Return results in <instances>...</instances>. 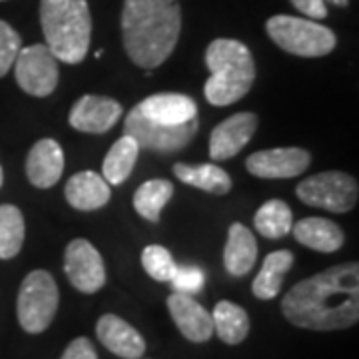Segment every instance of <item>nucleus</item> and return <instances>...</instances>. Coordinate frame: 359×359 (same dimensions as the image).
I'll return each instance as SVG.
<instances>
[{
	"label": "nucleus",
	"instance_id": "1",
	"mask_svg": "<svg viewBox=\"0 0 359 359\" xmlns=\"http://www.w3.org/2000/svg\"><path fill=\"white\" fill-rule=\"evenodd\" d=\"M285 320L304 330L335 332L359 320V266L339 264L320 271L283 295Z\"/></svg>",
	"mask_w": 359,
	"mask_h": 359
},
{
	"label": "nucleus",
	"instance_id": "2",
	"mask_svg": "<svg viewBox=\"0 0 359 359\" xmlns=\"http://www.w3.org/2000/svg\"><path fill=\"white\" fill-rule=\"evenodd\" d=\"M180 30L178 0H124V50L144 70H154L166 62L178 44Z\"/></svg>",
	"mask_w": 359,
	"mask_h": 359
},
{
	"label": "nucleus",
	"instance_id": "3",
	"mask_svg": "<svg viewBox=\"0 0 359 359\" xmlns=\"http://www.w3.org/2000/svg\"><path fill=\"white\" fill-rule=\"evenodd\" d=\"M205 66L212 74L205 80L204 94L205 100L212 106L236 104L254 86V56L240 40H214L205 48Z\"/></svg>",
	"mask_w": 359,
	"mask_h": 359
},
{
	"label": "nucleus",
	"instance_id": "4",
	"mask_svg": "<svg viewBox=\"0 0 359 359\" xmlns=\"http://www.w3.org/2000/svg\"><path fill=\"white\" fill-rule=\"evenodd\" d=\"M40 25L46 48L56 60L80 65L90 48L92 14L86 0H40Z\"/></svg>",
	"mask_w": 359,
	"mask_h": 359
},
{
	"label": "nucleus",
	"instance_id": "5",
	"mask_svg": "<svg viewBox=\"0 0 359 359\" xmlns=\"http://www.w3.org/2000/svg\"><path fill=\"white\" fill-rule=\"evenodd\" d=\"M268 36L282 50L304 58H320L334 50L337 39L327 26L309 18H297L287 14L271 16L266 22Z\"/></svg>",
	"mask_w": 359,
	"mask_h": 359
},
{
	"label": "nucleus",
	"instance_id": "6",
	"mask_svg": "<svg viewBox=\"0 0 359 359\" xmlns=\"http://www.w3.org/2000/svg\"><path fill=\"white\" fill-rule=\"evenodd\" d=\"M58 285L48 271L34 269L20 283L16 299L18 321L26 334H42L48 330L58 311Z\"/></svg>",
	"mask_w": 359,
	"mask_h": 359
},
{
	"label": "nucleus",
	"instance_id": "7",
	"mask_svg": "<svg viewBox=\"0 0 359 359\" xmlns=\"http://www.w3.org/2000/svg\"><path fill=\"white\" fill-rule=\"evenodd\" d=\"M295 194L306 205L346 214L358 204V180L346 172H320L297 184Z\"/></svg>",
	"mask_w": 359,
	"mask_h": 359
},
{
	"label": "nucleus",
	"instance_id": "8",
	"mask_svg": "<svg viewBox=\"0 0 359 359\" xmlns=\"http://www.w3.org/2000/svg\"><path fill=\"white\" fill-rule=\"evenodd\" d=\"M196 132H198L196 118L178 126H164L142 116L136 106L130 110L124 120V134L134 138L140 146V150L144 148L158 154H172V152L184 150L194 140Z\"/></svg>",
	"mask_w": 359,
	"mask_h": 359
},
{
	"label": "nucleus",
	"instance_id": "9",
	"mask_svg": "<svg viewBox=\"0 0 359 359\" xmlns=\"http://www.w3.org/2000/svg\"><path fill=\"white\" fill-rule=\"evenodd\" d=\"M14 76L26 94L46 98L58 86V60L46 44H32L20 48L14 60Z\"/></svg>",
	"mask_w": 359,
	"mask_h": 359
},
{
	"label": "nucleus",
	"instance_id": "10",
	"mask_svg": "<svg viewBox=\"0 0 359 359\" xmlns=\"http://www.w3.org/2000/svg\"><path fill=\"white\" fill-rule=\"evenodd\" d=\"M65 271L70 283L82 294H96L106 283L100 252L88 240H72L65 252Z\"/></svg>",
	"mask_w": 359,
	"mask_h": 359
},
{
	"label": "nucleus",
	"instance_id": "11",
	"mask_svg": "<svg viewBox=\"0 0 359 359\" xmlns=\"http://www.w3.org/2000/svg\"><path fill=\"white\" fill-rule=\"evenodd\" d=\"M309 162V152L304 148H271L250 156L245 160V168L256 178L283 180L304 174Z\"/></svg>",
	"mask_w": 359,
	"mask_h": 359
},
{
	"label": "nucleus",
	"instance_id": "12",
	"mask_svg": "<svg viewBox=\"0 0 359 359\" xmlns=\"http://www.w3.org/2000/svg\"><path fill=\"white\" fill-rule=\"evenodd\" d=\"M122 112H124L122 104L114 98L86 94L74 102L70 114H68V122L78 132L104 134L122 118Z\"/></svg>",
	"mask_w": 359,
	"mask_h": 359
},
{
	"label": "nucleus",
	"instance_id": "13",
	"mask_svg": "<svg viewBox=\"0 0 359 359\" xmlns=\"http://www.w3.org/2000/svg\"><path fill=\"white\" fill-rule=\"evenodd\" d=\"M257 130V116L252 112H240L226 118L212 130L210 136V158L214 162L230 160L244 148Z\"/></svg>",
	"mask_w": 359,
	"mask_h": 359
},
{
	"label": "nucleus",
	"instance_id": "14",
	"mask_svg": "<svg viewBox=\"0 0 359 359\" xmlns=\"http://www.w3.org/2000/svg\"><path fill=\"white\" fill-rule=\"evenodd\" d=\"M168 311L180 330V334L188 341L205 344L214 335L212 313L204 306H200L192 295L174 292L168 297Z\"/></svg>",
	"mask_w": 359,
	"mask_h": 359
},
{
	"label": "nucleus",
	"instance_id": "15",
	"mask_svg": "<svg viewBox=\"0 0 359 359\" xmlns=\"http://www.w3.org/2000/svg\"><path fill=\"white\" fill-rule=\"evenodd\" d=\"M96 335L108 351L122 359H140L146 351L140 332L114 313H106L98 320Z\"/></svg>",
	"mask_w": 359,
	"mask_h": 359
},
{
	"label": "nucleus",
	"instance_id": "16",
	"mask_svg": "<svg viewBox=\"0 0 359 359\" xmlns=\"http://www.w3.org/2000/svg\"><path fill=\"white\" fill-rule=\"evenodd\" d=\"M65 172V152L52 138H42L28 152L26 176L34 188H52Z\"/></svg>",
	"mask_w": 359,
	"mask_h": 359
},
{
	"label": "nucleus",
	"instance_id": "17",
	"mask_svg": "<svg viewBox=\"0 0 359 359\" xmlns=\"http://www.w3.org/2000/svg\"><path fill=\"white\" fill-rule=\"evenodd\" d=\"M136 108L148 120H152L156 124H164V126L186 124L198 114V106L194 102V98L186 94H174V92L148 96L146 100L136 104Z\"/></svg>",
	"mask_w": 359,
	"mask_h": 359
},
{
	"label": "nucleus",
	"instance_id": "18",
	"mask_svg": "<svg viewBox=\"0 0 359 359\" xmlns=\"http://www.w3.org/2000/svg\"><path fill=\"white\" fill-rule=\"evenodd\" d=\"M65 196L74 210L92 212L108 204L110 184L96 172H78L66 182Z\"/></svg>",
	"mask_w": 359,
	"mask_h": 359
},
{
	"label": "nucleus",
	"instance_id": "19",
	"mask_svg": "<svg viewBox=\"0 0 359 359\" xmlns=\"http://www.w3.org/2000/svg\"><path fill=\"white\" fill-rule=\"evenodd\" d=\"M292 233L299 244L321 254L337 252L346 242L341 228L335 222L325 218L299 219L295 226H292Z\"/></svg>",
	"mask_w": 359,
	"mask_h": 359
},
{
	"label": "nucleus",
	"instance_id": "20",
	"mask_svg": "<svg viewBox=\"0 0 359 359\" xmlns=\"http://www.w3.org/2000/svg\"><path fill=\"white\" fill-rule=\"evenodd\" d=\"M257 259V244L254 233L244 224H231L228 242L224 248V266L233 278L250 273Z\"/></svg>",
	"mask_w": 359,
	"mask_h": 359
},
{
	"label": "nucleus",
	"instance_id": "21",
	"mask_svg": "<svg viewBox=\"0 0 359 359\" xmlns=\"http://www.w3.org/2000/svg\"><path fill=\"white\" fill-rule=\"evenodd\" d=\"M174 174L186 186L200 188L204 192L216 194V196H224L231 190L230 174L216 164H184V162H178L174 166Z\"/></svg>",
	"mask_w": 359,
	"mask_h": 359
},
{
	"label": "nucleus",
	"instance_id": "22",
	"mask_svg": "<svg viewBox=\"0 0 359 359\" xmlns=\"http://www.w3.org/2000/svg\"><path fill=\"white\" fill-rule=\"evenodd\" d=\"M292 264H294V254L287 250L271 252L264 259V266L252 283V292L257 299H273L276 295H280L283 278L292 269Z\"/></svg>",
	"mask_w": 359,
	"mask_h": 359
},
{
	"label": "nucleus",
	"instance_id": "23",
	"mask_svg": "<svg viewBox=\"0 0 359 359\" xmlns=\"http://www.w3.org/2000/svg\"><path fill=\"white\" fill-rule=\"evenodd\" d=\"M212 321H214V334L228 346L242 344L250 334V318L245 309L231 304L228 299L216 304V308L212 311Z\"/></svg>",
	"mask_w": 359,
	"mask_h": 359
},
{
	"label": "nucleus",
	"instance_id": "24",
	"mask_svg": "<svg viewBox=\"0 0 359 359\" xmlns=\"http://www.w3.org/2000/svg\"><path fill=\"white\" fill-rule=\"evenodd\" d=\"M138 154H140V146L136 144V140L130 136H122L112 144V148L104 158L102 178L112 186L124 184L136 166Z\"/></svg>",
	"mask_w": 359,
	"mask_h": 359
},
{
	"label": "nucleus",
	"instance_id": "25",
	"mask_svg": "<svg viewBox=\"0 0 359 359\" xmlns=\"http://www.w3.org/2000/svg\"><path fill=\"white\" fill-rule=\"evenodd\" d=\"M172 196L174 184L170 180H148L134 194V210L148 222H160V214Z\"/></svg>",
	"mask_w": 359,
	"mask_h": 359
},
{
	"label": "nucleus",
	"instance_id": "26",
	"mask_svg": "<svg viewBox=\"0 0 359 359\" xmlns=\"http://www.w3.org/2000/svg\"><path fill=\"white\" fill-rule=\"evenodd\" d=\"M254 226L264 238L269 240H280L287 236L294 226V216L290 205L283 200H268L262 205L254 216Z\"/></svg>",
	"mask_w": 359,
	"mask_h": 359
},
{
	"label": "nucleus",
	"instance_id": "27",
	"mask_svg": "<svg viewBox=\"0 0 359 359\" xmlns=\"http://www.w3.org/2000/svg\"><path fill=\"white\" fill-rule=\"evenodd\" d=\"M25 216L13 204L0 205V259L18 256L25 244Z\"/></svg>",
	"mask_w": 359,
	"mask_h": 359
},
{
	"label": "nucleus",
	"instance_id": "28",
	"mask_svg": "<svg viewBox=\"0 0 359 359\" xmlns=\"http://www.w3.org/2000/svg\"><path fill=\"white\" fill-rule=\"evenodd\" d=\"M142 268L156 282H170L176 269V262L164 245H148L142 252Z\"/></svg>",
	"mask_w": 359,
	"mask_h": 359
},
{
	"label": "nucleus",
	"instance_id": "29",
	"mask_svg": "<svg viewBox=\"0 0 359 359\" xmlns=\"http://www.w3.org/2000/svg\"><path fill=\"white\" fill-rule=\"evenodd\" d=\"M20 36L13 26L0 20V78L6 76L20 52Z\"/></svg>",
	"mask_w": 359,
	"mask_h": 359
},
{
	"label": "nucleus",
	"instance_id": "30",
	"mask_svg": "<svg viewBox=\"0 0 359 359\" xmlns=\"http://www.w3.org/2000/svg\"><path fill=\"white\" fill-rule=\"evenodd\" d=\"M204 282L205 273L196 266H176L174 276L170 280V283L174 285V292L188 295L198 294L204 287Z\"/></svg>",
	"mask_w": 359,
	"mask_h": 359
},
{
	"label": "nucleus",
	"instance_id": "31",
	"mask_svg": "<svg viewBox=\"0 0 359 359\" xmlns=\"http://www.w3.org/2000/svg\"><path fill=\"white\" fill-rule=\"evenodd\" d=\"M60 359H98V355L88 337H76L68 344Z\"/></svg>",
	"mask_w": 359,
	"mask_h": 359
},
{
	"label": "nucleus",
	"instance_id": "32",
	"mask_svg": "<svg viewBox=\"0 0 359 359\" xmlns=\"http://www.w3.org/2000/svg\"><path fill=\"white\" fill-rule=\"evenodd\" d=\"M292 4L309 20H323L327 16L325 0H292Z\"/></svg>",
	"mask_w": 359,
	"mask_h": 359
},
{
	"label": "nucleus",
	"instance_id": "33",
	"mask_svg": "<svg viewBox=\"0 0 359 359\" xmlns=\"http://www.w3.org/2000/svg\"><path fill=\"white\" fill-rule=\"evenodd\" d=\"M330 2H334V4H339V6H347V0H330Z\"/></svg>",
	"mask_w": 359,
	"mask_h": 359
},
{
	"label": "nucleus",
	"instance_id": "34",
	"mask_svg": "<svg viewBox=\"0 0 359 359\" xmlns=\"http://www.w3.org/2000/svg\"><path fill=\"white\" fill-rule=\"evenodd\" d=\"M2 180H4V176H2V168H0V188H2Z\"/></svg>",
	"mask_w": 359,
	"mask_h": 359
},
{
	"label": "nucleus",
	"instance_id": "35",
	"mask_svg": "<svg viewBox=\"0 0 359 359\" xmlns=\"http://www.w3.org/2000/svg\"><path fill=\"white\" fill-rule=\"evenodd\" d=\"M0 2H2V0H0Z\"/></svg>",
	"mask_w": 359,
	"mask_h": 359
},
{
	"label": "nucleus",
	"instance_id": "36",
	"mask_svg": "<svg viewBox=\"0 0 359 359\" xmlns=\"http://www.w3.org/2000/svg\"><path fill=\"white\" fill-rule=\"evenodd\" d=\"M140 359H142V358H140Z\"/></svg>",
	"mask_w": 359,
	"mask_h": 359
}]
</instances>
